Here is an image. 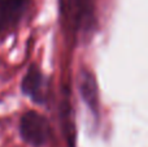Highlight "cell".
<instances>
[{
  "instance_id": "cell-2",
  "label": "cell",
  "mask_w": 148,
  "mask_h": 147,
  "mask_svg": "<svg viewBox=\"0 0 148 147\" xmlns=\"http://www.w3.org/2000/svg\"><path fill=\"white\" fill-rule=\"evenodd\" d=\"M49 80L39 68L38 64L33 63L29 65L22 81H21V91L31 102L39 106H46L48 102Z\"/></svg>"
},
{
  "instance_id": "cell-4",
  "label": "cell",
  "mask_w": 148,
  "mask_h": 147,
  "mask_svg": "<svg viewBox=\"0 0 148 147\" xmlns=\"http://www.w3.org/2000/svg\"><path fill=\"white\" fill-rule=\"evenodd\" d=\"M78 87L81 98L92 112L94 116L99 115V89L95 76L88 70H82L79 74Z\"/></svg>"
},
{
  "instance_id": "cell-3",
  "label": "cell",
  "mask_w": 148,
  "mask_h": 147,
  "mask_svg": "<svg viewBox=\"0 0 148 147\" xmlns=\"http://www.w3.org/2000/svg\"><path fill=\"white\" fill-rule=\"evenodd\" d=\"M29 7V0H0V39L17 30Z\"/></svg>"
},
{
  "instance_id": "cell-1",
  "label": "cell",
  "mask_w": 148,
  "mask_h": 147,
  "mask_svg": "<svg viewBox=\"0 0 148 147\" xmlns=\"http://www.w3.org/2000/svg\"><path fill=\"white\" fill-rule=\"evenodd\" d=\"M18 132L21 139L31 147H44L52 138V128L48 119L36 111H27L21 116Z\"/></svg>"
},
{
  "instance_id": "cell-5",
  "label": "cell",
  "mask_w": 148,
  "mask_h": 147,
  "mask_svg": "<svg viewBox=\"0 0 148 147\" xmlns=\"http://www.w3.org/2000/svg\"><path fill=\"white\" fill-rule=\"evenodd\" d=\"M70 18L77 30L88 31L94 25V9L91 0H72L70 1Z\"/></svg>"
},
{
  "instance_id": "cell-6",
  "label": "cell",
  "mask_w": 148,
  "mask_h": 147,
  "mask_svg": "<svg viewBox=\"0 0 148 147\" xmlns=\"http://www.w3.org/2000/svg\"><path fill=\"white\" fill-rule=\"evenodd\" d=\"M60 121H61L62 133L69 147H75V122H74V115L72 103L69 99V94H64L61 103H60Z\"/></svg>"
}]
</instances>
